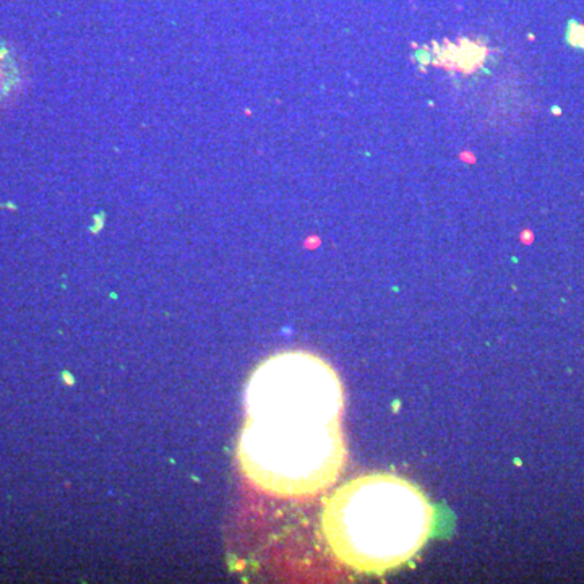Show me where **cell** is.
Segmentation results:
<instances>
[{"mask_svg":"<svg viewBox=\"0 0 584 584\" xmlns=\"http://www.w3.org/2000/svg\"><path fill=\"white\" fill-rule=\"evenodd\" d=\"M434 510L407 479L367 474L338 487L325 502L321 531L328 547L346 567L363 574H385L424 549Z\"/></svg>","mask_w":584,"mask_h":584,"instance_id":"1","label":"cell"},{"mask_svg":"<svg viewBox=\"0 0 584 584\" xmlns=\"http://www.w3.org/2000/svg\"><path fill=\"white\" fill-rule=\"evenodd\" d=\"M348 459L341 422L252 420L237 443L247 481L277 499H310L338 481Z\"/></svg>","mask_w":584,"mask_h":584,"instance_id":"2","label":"cell"},{"mask_svg":"<svg viewBox=\"0 0 584 584\" xmlns=\"http://www.w3.org/2000/svg\"><path fill=\"white\" fill-rule=\"evenodd\" d=\"M245 409L252 420L341 422L344 391L327 360L307 351H283L252 373Z\"/></svg>","mask_w":584,"mask_h":584,"instance_id":"3","label":"cell"},{"mask_svg":"<svg viewBox=\"0 0 584 584\" xmlns=\"http://www.w3.org/2000/svg\"><path fill=\"white\" fill-rule=\"evenodd\" d=\"M20 78V67H18L15 54L0 39V102H4L16 90Z\"/></svg>","mask_w":584,"mask_h":584,"instance_id":"4","label":"cell"},{"mask_svg":"<svg viewBox=\"0 0 584 584\" xmlns=\"http://www.w3.org/2000/svg\"><path fill=\"white\" fill-rule=\"evenodd\" d=\"M414 55H416V54H414ZM428 55H430V54H428ZM428 55L424 54V52H420V54H417V55L414 57V59H417L419 62H422V63H428V62H430V57H428Z\"/></svg>","mask_w":584,"mask_h":584,"instance_id":"5","label":"cell"}]
</instances>
